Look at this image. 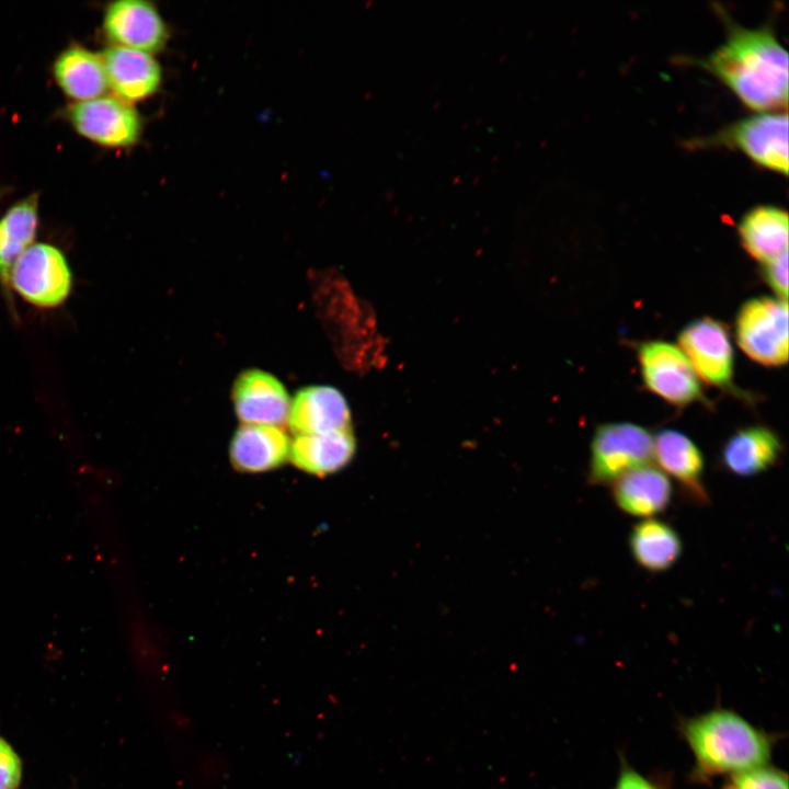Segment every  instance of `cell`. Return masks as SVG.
I'll use <instances>...</instances> for the list:
<instances>
[{"label": "cell", "instance_id": "3957f363", "mask_svg": "<svg viewBox=\"0 0 789 789\" xmlns=\"http://www.w3.org/2000/svg\"><path fill=\"white\" fill-rule=\"evenodd\" d=\"M688 142L694 148L722 146L737 149L756 164L788 174L787 111L752 114Z\"/></svg>", "mask_w": 789, "mask_h": 789}, {"label": "cell", "instance_id": "9c48e42d", "mask_svg": "<svg viewBox=\"0 0 789 789\" xmlns=\"http://www.w3.org/2000/svg\"><path fill=\"white\" fill-rule=\"evenodd\" d=\"M678 347L698 378L713 387H732L733 347L724 323L710 317L689 322L678 334Z\"/></svg>", "mask_w": 789, "mask_h": 789}, {"label": "cell", "instance_id": "52a82bcc", "mask_svg": "<svg viewBox=\"0 0 789 789\" xmlns=\"http://www.w3.org/2000/svg\"><path fill=\"white\" fill-rule=\"evenodd\" d=\"M640 373L647 389L675 407L702 399L699 378L686 355L665 341H650L638 348Z\"/></svg>", "mask_w": 789, "mask_h": 789}, {"label": "cell", "instance_id": "cb8c5ba5", "mask_svg": "<svg viewBox=\"0 0 789 789\" xmlns=\"http://www.w3.org/2000/svg\"><path fill=\"white\" fill-rule=\"evenodd\" d=\"M22 761L13 746L0 735V789H18L22 780Z\"/></svg>", "mask_w": 789, "mask_h": 789}, {"label": "cell", "instance_id": "ffe728a7", "mask_svg": "<svg viewBox=\"0 0 789 789\" xmlns=\"http://www.w3.org/2000/svg\"><path fill=\"white\" fill-rule=\"evenodd\" d=\"M737 233L753 259L769 262L788 252V213L771 204L756 205L741 217Z\"/></svg>", "mask_w": 789, "mask_h": 789}, {"label": "cell", "instance_id": "ba28073f", "mask_svg": "<svg viewBox=\"0 0 789 789\" xmlns=\"http://www.w3.org/2000/svg\"><path fill=\"white\" fill-rule=\"evenodd\" d=\"M71 284V271L65 255L48 243L32 244L18 260L11 275V287L39 308L61 305Z\"/></svg>", "mask_w": 789, "mask_h": 789}, {"label": "cell", "instance_id": "6da1fadb", "mask_svg": "<svg viewBox=\"0 0 789 789\" xmlns=\"http://www.w3.org/2000/svg\"><path fill=\"white\" fill-rule=\"evenodd\" d=\"M724 21V41L704 57H682L722 81L750 108L786 111L788 53L770 25L746 27L717 9Z\"/></svg>", "mask_w": 789, "mask_h": 789}, {"label": "cell", "instance_id": "ac0fdd59", "mask_svg": "<svg viewBox=\"0 0 789 789\" xmlns=\"http://www.w3.org/2000/svg\"><path fill=\"white\" fill-rule=\"evenodd\" d=\"M356 453L352 428L325 434H299L290 442L289 460L298 469L319 477L347 466Z\"/></svg>", "mask_w": 789, "mask_h": 789}, {"label": "cell", "instance_id": "5bb4252c", "mask_svg": "<svg viewBox=\"0 0 789 789\" xmlns=\"http://www.w3.org/2000/svg\"><path fill=\"white\" fill-rule=\"evenodd\" d=\"M653 456L660 467L675 479L684 495L697 505L709 504L704 485V457L684 433L664 428L653 437Z\"/></svg>", "mask_w": 789, "mask_h": 789}, {"label": "cell", "instance_id": "9a60e30c", "mask_svg": "<svg viewBox=\"0 0 789 789\" xmlns=\"http://www.w3.org/2000/svg\"><path fill=\"white\" fill-rule=\"evenodd\" d=\"M288 435L274 425L243 424L233 434L229 458L239 472L274 470L289 459Z\"/></svg>", "mask_w": 789, "mask_h": 789}, {"label": "cell", "instance_id": "7a4b0ae2", "mask_svg": "<svg viewBox=\"0 0 789 789\" xmlns=\"http://www.w3.org/2000/svg\"><path fill=\"white\" fill-rule=\"evenodd\" d=\"M677 731L693 754L689 779L696 784L768 765L779 741V734L720 706L681 718Z\"/></svg>", "mask_w": 789, "mask_h": 789}, {"label": "cell", "instance_id": "30bf717a", "mask_svg": "<svg viewBox=\"0 0 789 789\" xmlns=\"http://www.w3.org/2000/svg\"><path fill=\"white\" fill-rule=\"evenodd\" d=\"M103 31L113 46L152 55L165 46L167 25L156 7L142 0H118L106 5Z\"/></svg>", "mask_w": 789, "mask_h": 789}, {"label": "cell", "instance_id": "2e32d148", "mask_svg": "<svg viewBox=\"0 0 789 789\" xmlns=\"http://www.w3.org/2000/svg\"><path fill=\"white\" fill-rule=\"evenodd\" d=\"M784 445L769 427L752 425L737 430L723 444L720 461L722 467L737 477H753L777 465Z\"/></svg>", "mask_w": 789, "mask_h": 789}, {"label": "cell", "instance_id": "8992f818", "mask_svg": "<svg viewBox=\"0 0 789 789\" xmlns=\"http://www.w3.org/2000/svg\"><path fill=\"white\" fill-rule=\"evenodd\" d=\"M64 115L78 134L108 148L130 147L142 132L137 110L115 95L71 102Z\"/></svg>", "mask_w": 789, "mask_h": 789}, {"label": "cell", "instance_id": "8fae6325", "mask_svg": "<svg viewBox=\"0 0 789 789\" xmlns=\"http://www.w3.org/2000/svg\"><path fill=\"white\" fill-rule=\"evenodd\" d=\"M236 414L244 424L279 426L288 419L290 398L284 385L260 369L242 371L232 387Z\"/></svg>", "mask_w": 789, "mask_h": 789}, {"label": "cell", "instance_id": "484cf974", "mask_svg": "<svg viewBox=\"0 0 789 789\" xmlns=\"http://www.w3.org/2000/svg\"><path fill=\"white\" fill-rule=\"evenodd\" d=\"M763 278L778 298L788 297V252L763 264Z\"/></svg>", "mask_w": 789, "mask_h": 789}, {"label": "cell", "instance_id": "e0dca14e", "mask_svg": "<svg viewBox=\"0 0 789 789\" xmlns=\"http://www.w3.org/2000/svg\"><path fill=\"white\" fill-rule=\"evenodd\" d=\"M672 483L650 465L631 469L611 483L615 504L626 514L652 518L664 512L672 500Z\"/></svg>", "mask_w": 789, "mask_h": 789}, {"label": "cell", "instance_id": "44dd1931", "mask_svg": "<svg viewBox=\"0 0 789 789\" xmlns=\"http://www.w3.org/2000/svg\"><path fill=\"white\" fill-rule=\"evenodd\" d=\"M38 224V193L13 204L0 218V283L12 301L11 275L21 255L33 244Z\"/></svg>", "mask_w": 789, "mask_h": 789}, {"label": "cell", "instance_id": "4316f807", "mask_svg": "<svg viewBox=\"0 0 789 789\" xmlns=\"http://www.w3.org/2000/svg\"><path fill=\"white\" fill-rule=\"evenodd\" d=\"M3 194H5V190H3L2 187H0V199H1V197L3 196Z\"/></svg>", "mask_w": 789, "mask_h": 789}, {"label": "cell", "instance_id": "4fadbf2b", "mask_svg": "<svg viewBox=\"0 0 789 789\" xmlns=\"http://www.w3.org/2000/svg\"><path fill=\"white\" fill-rule=\"evenodd\" d=\"M287 421L296 435L352 428L348 403L342 392L331 386H310L297 391Z\"/></svg>", "mask_w": 789, "mask_h": 789}, {"label": "cell", "instance_id": "603a6c76", "mask_svg": "<svg viewBox=\"0 0 789 789\" xmlns=\"http://www.w3.org/2000/svg\"><path fill=\"white\" fill-rule=\"evenodd\" d=\"M719 789H788V775L768 764L728 776Z\"/></svg>", "mask_w": 789, "mask_h": 789}, {"label": "cell", "instance_id": "d4e9b609", "mask_svg": "<svg viewBox=\"0 0 789 789\" xmlns=\"http://www.w3.org/2000/svg\"><path fill=\"white\" fill-rule=\"evenodd\" d=\"M613 789H666L665 781L647 776L636 769L624 755H619V771Z\"/></svg>", "mask_w": 789, "mask_h": 789}, {"label": "cell", "instance_id": "d6986e66", "mask_svg": "<svg viewBox=\"0 0 789 789\" xmlns=\"http://www.w3.org/2000/svg\"><path fill=\"white\" fill-rule=\"evenodd\" d=\"M53 75L61 91L73 102L102 96L108 90L101 55L79 44H71L57 55Z\"/></svg>", "mask_w": 789, "mask_h": 789}, {"label": "cell", "instance_id": "7c38bea8", "mask_svg": "<svg viewBox=\"0 0 789 789\" xmlns=\"http://www.w3.org/2000/svg\"><path fill=\"white\" fill-rule=\"evenodd\" d=\"M108 89L129 104L153 95L161 85L162 72L152 55L119 46H108L101 54Z\"/></svg>", "mask_w": 789, "mask_h": 789}, {"label": "cell", "instance_id": "7402d4cb", "mask_svg": "<svg viewBox=\"0 0 789 789\" xmlns=\"http://www.w3.org/2000/svg\"><path fill=\"white\" fill-rule=\"evenodd\" d=\"M629 547L633 560L650 572L672 568L682 554V540L676 530L663 521L648 518L630 533Z\"/></svg>", "mask_w": 789, "mask_h": 789}, {"label": "cell", "instance_id": "5b68a950", "mask_svg": "<svg viewBox=\"0 0 789 789\" xmlns=\"http://www.w3.org/2000/svg\"><path fill=\"white\" fill-rule=\"evenodd\" d=\"M653 458V436L641 425L610 422L597 426L591 442L587 480L611 484L625 472L648 465Z\"/></svg>", "mask_w": 789, "mask_h": 789}, {"label": "cell", "instance_id": "277c9868", "mask_svg": "<svg viewBox=\"0 0 789 789\" xmlns=\"http://www.w3.org/2000/svg\"><path fill=\"white\" fill-rule=\"evenodd\" d=\"M735 338L753 361L779 367L788 361V304L771 297L746 300L737 311Z\"/></svg>", "mask_w": 789, "mask_h": 789}]
</instances>
